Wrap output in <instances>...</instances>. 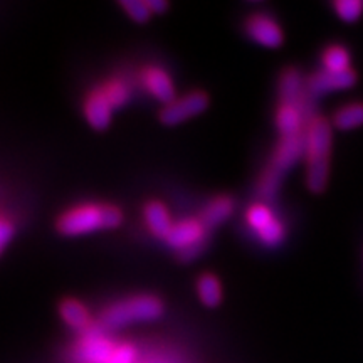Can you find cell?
<instances>
[{"label": "cell", "instance_id": "cell-18", "mask_svg": "<svg viewBox=\"0 0 363 363\" xmlns=\"http://www.w3.org/2000/svg\"><path fill=\"white\" fill-rule=\"evenodd\" d=\"M321 69L331 72H345L352 69V56L345 45L331 44L321 54Z\"/></svg>", "mask_w": 363, "mask_h": 363}, {"label": "cell", "instance_id": "cell-7", "mask_svg": "<svg viewBox=\"0 0 363 363\" xmlns=\"http://www.w3.org/2000/svg\"><path fill=\"white\" fill-rule=\"evenodd\" d=\"M306 148V130L301 133L281 136L274 152H272L271 163L267 167L278 174L284 175L296 163L299 158H305Z\"/></svg>", "mask_w": 363, "mask_h": 363}, {"label": "cell", "instance_id": "cell-14", "mask_svg": "<svg viewBox=\"0 0 363 363\" xmlns=\"http://www.w3.org/2000/svg\"><path fill=\"white\" fill-rule=\"evenodd\" d=\"M234 212V201L229 195H219V197L212 199L211 202L203 207L201 214V222L206 225L207 230L214 229L220 225L222 222L229 219Z\"/></svg>", "mask_w": 363, "mask_h": 363}, {"label": "cell", "instance_id": "cell-2", "mask_svg": "<svg viewBox=\"0 0 363 363\" xmlns=\"http://www.w3.org/2000/svg\"><path fill=\"white\" fill-rule=\"evenodd\" d=\"M123 220V214L113 203H83L61 214L56 227L62 235H81L101 229H115Z\"/></svg>", "mask_w": 363, "mask_h": 363}, {"label": "cell", "instance_id": "cell-4", "mask_svg": "<svg viewBox=\"0 0 363 363\" xmlns=\"http://www.w3.org/2000/svg\"><path fill=\"white\" fill-rule=\"evenodd\" d=\"M165 242L179 251L182 261H192L206 247L207 229L201 219L179 220L172 227Z\"/></svg>", "mask_w": 363, "mask_h": 363}, {"label": "cell", "instance_id": "cell-9", "mask_svg": "<svg viewBox=\"0 0 363 363\" xmlns=\"http://www.w3.org/2000/svg\"><path fill=\"white\" fill-rule=\"evenodd\" d=\"M246 33L254 43L264 48H279L284 39L281 26L266 13H252L246 21Z\"/></svg>", "mask_w": 363, "mask_h": 363}, {"label": "cell", "instance_id": "cell-6", "mask_svg": "<svg viewBox=\"0 0 363 363\" xmlns=\"http://www.w3.org/2000/svg\"><path fill=\"white\" fill-rule=\"evenodd\" d=\"M208 106V96L202 91H192L182 98H175L174 101L165 104L160 111V121L163 125H180L185 120L201 115Z\"/></svg>", "mask_w": 363, "mask_h": 363}, {"label": "cell", "instance_id": "cell-26", "mask_svg": "<svg viewBox=\"0 0 363 363\" xmlns=\"http://www.w3.org/2000/svg\"><path fill=\"white\" fill-rule=\"evenodd\" d=\"M148 6L152 9V13H163L169 9V4L162 0H148Z\"/></svg>", "mask_w": 363, "mask_h": 363}, {"label": "cell", "instance_id": "cell-24", "mask_svg": "<svg viewBox=\"0 0 363 363\" xmlns=\"http://www.w3.org/2000/svg\"><path fill=\"white\" fill-rule=\"evenodd\" d=\"M136 357V350L131 343H121L115 347V350L108 358L106 363H133Z\"/></svg>", "mask_w": 363, "mask_h": 363}, {"label": "cell", "instance_id": "cell-25", "mask_svg": "<svg viewBox=\"0 0 363 363\" xmlns=\"http://www.w3.org/2000/svg\"><path fill=\"white\" fill-rule=\"evenodd\" d=\"M13 233H16V229H13L12 222L7 217L0 216V254L6 249L7 244L11 242Z\"/></svg>", "mask_w": 363, "mask_h": 363}, {"label": "cell", "instance_id": "cell-23", "mask_svg": "<svg viewBox=\"0 0 363 363\" xmlns=\"http://www.w3.org/2000/svg\"><path fill=\"white\" fill-rule=\"evenodd\" d=\"M120 6L125 9L130 19L138 22V24H143L152 17V9H150L148 2H143V0H125Z\"/></svg>", "mask_w": 363, "mask_h": 363}, {"label": "cell", "instance_id": "cell-3", "mask_svg": "<svg viewBox=\"0 0 363 363\" xmlns=\"http://www.w3.org/2000/svg\"><path fill=\"white\" fill-rule=\"evenodd\" d=\"M163 315V301L155 294H136L113 303L101 313L99 323L108 330H116L121 326L153 321Z\"/></svg>", "mask_w": 363, "mask_h": 363}, {"label": "cell", "instance_id": "cell-10", "mask_svg": "<svg viewBox=\"0 0 363 363\" xmlns=\"http://www.w3.org/2000/svg\"><path fill=\"white\" fill-rule=\"evenodd\" d=\"M142 83L148 93L163 104H169L175 99V86L172 83L169 72L162 67H145L142 72Z\"/></svg>", "mask_w": 363, "mask_h": 363}, {"label": "cell", "instance_id": "cell-19", "mask_svg": "<svg viewBox=\"0 0 363 363\" xmlns=\"http://www.w3.org/2000/svg\"><path fill=\"white\" fill-rule=\"evenodd\" d=\"M197 293H199V298H201V301L208 308L219 306L222 301V286H220L219 278L214 274H211V272L202 274L201 278L197 279Z\"/></svg>", "mask_w": 363, "mask_h": 363}, {"label": "cell", "instance_id": "cell-15", "mask_svg": "<svg viewBox=\"0 0 363 363\" xmlns=\"http://www.w3.org/2000/svg\"><path fill=\"white\" fill-rule=\"evenodd\" d=\"M59 315L69 328L76 331H84L91 325L88 308L74 298L62 299L61 305H59Z\"/></svg>", "mask_w": 363, "mask_h": 363}, {"label": "cell", "instance_id": "cell-12", "mask_svg": "<svg viewBox=\"0 0 363 363\" xmlns=\"http://www.w3.org/2000/svg\"><path fill=\"white\" fill-rule=\"evenodd\" d=\"M306 79L294 67H288L279 79V103H301L308 96Z\"/></svg>", "mask_w": 363, "mask_h": 363}, {"label": "cell", "instance_id": "cell-21", "mask_svg": "<svg viewBox=\"0 0 363 363\" xmlns=\"http://www.w3.org/2000/svg\"><path fill=\"white\" fill-rule=\"evenodd\" d=\"M281 179H283V175L269 169V167L262 172L261 179L257 182V195H259L262 201L274 199V195L278 194V189L281 185Z\"/></svg>", "mask_w": 363, "mask_h": 363}, {"label": "cell", "instance_id": "cell-1", "mask_svg": "<svg viewBox=\"0 0 363 363\" xmlns=\"http://www.w3.org/2000/svg\"><path fill=\"white\" fill-rule=\"evenodd\" d=\"M333 126L323 116L315 115L306 126V185L313 194H321L328 185Z\"/></svg>", "mask_w": 363, "mask_h": 363}, {"label": "cell", "instance_id": "cell-11", "mask_svg": "<svg viewBox=\"0 0 363 363\" xmlns=\"http://www.w3.org/2000/svg\"><path fill=\"white\" fill-rule=\"evenodd\" d=\"M113 110L115 108L111 106V103L104 96L101 88L91 91L89 96L84 99V116L94 130L108 128V125L111 121Z\"/></svg>", "mask_w": 363, "mask_h": 363}, {"label": "cell", "instance_id": "cell-16", "mask_svg": "<svg viewBox=\"0 0 363 363\" xmlns=\"http://www.w3.org/2000/svg\"><path fill=\"white\" fill-rule=\"evenodd\" d=\"M113 350H115V345L110 340L104 338L103 335L84 338L79 347V353L83 360L89 363H106Z\"/></svg>", "mask_w": 363, "mask_h": 363}, {"label": "cell", "instance_id": "cell-5", "mask_svg": "<svg viewBox=\"0 0 363 363\" xmlns=\"http://www.w3.org/2000/svg\"><path fill=\"white\" fill-rule=\"evenodd\" d=\"M246 220L264 246H279L284 240V225L264 202H256L247 208Z\"/></svg>", "mask_w": 363, "mask_h": 363}, {"label": "cell", "instance_id": "cell-22", "mask_svg": "<svg viewBox=\"0 0 363 363\" xmlns=\"http://www.w3.org/2000/svg\"><path fill=\"white\" fill-rule=\"evenodd\" d=\"M333 11L345 22H357L363 13V2L360 0H337Z\"/></svg>", "mask_w": 363, "mask_h": 363}, {"label": "cell", "instance_id": "cell-8", "mask_svg": "<svg viewBox=\"0 0 363 363\" xmlns=\"http://www.w3.org/2000/svg\"><path fill=\"white\" fill-rule=\"evenodd\" d=\"M357 72L353 69L345 72H331L320 69L306 79V88L308 93L311 94V98H316L321 96V94L333 93V91L352 88V86L357 84Z\"/></svg>", "mask_w": 363, "mask_h": 363}, {"label": "cell", "instance_id": "cell-20", "mask_svg": "<svg viewBox=\"0 0 363 363\" xmlns=\"http://www.w3.org/2000/svg\"><path fill=\"white\" fill-rule=\"evenodd\" d=\"M104 93V96L108 98V101L111 103L113 108H120L130 101L131 98V89L130 86L125 83L123 79H111L103 86H99Z\"/></svg>", "mask_w": 363, "mask_h": 363}, {"label": "cell", "instance_id": "cell-17", "mask_svg": "<svg viewBox=\"0 0 363 363\" xmlns=\"http://www.w3.org/2000/svg\"><path fill=\"white\" fill-rule=\"evenodd\" d=\"M331 126L342 131H350L363 126V101L343 104L331 116Z\"/></svg>", "mask_w": 363, "mask_h": 363}, {"label": "cell", "instance_id": "cell-13", "mask_svg": "<svg viewBox=\"0 0 363 363\" xmlns=\"http://www.w3.org/2000/svg\"><path fill=\"white\" fill-rule=\"evenodd\" d=\"M143 214L150 233L158 239H167L172 227H174V222H172L170 212L167 211V207L158 201L148 202L147 206H145Z\"/></svg>", "mask_w": 363, "mask_h": 363}]
</instances>
